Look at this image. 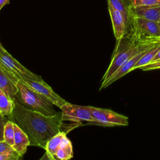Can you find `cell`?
Listing matches in <instances>:
<instances>
[{"label": "cell", "instance_id": "obj_1", "mask_svg": "<svg viewBox=\"0 0 160 160\" xmlns=\"http://www.w3.org/2000/svg\"><path fill=\"white\" fill-rule=\"evenodd\" d=\"M8 119L17 124L28 136L30 146L45 149L48 141L62 131V112L46 116L28 109L14 101V107Z\"/></svg>", "mask_w": 160, "mask_h": 160}, {"label": "cell", "instance_id": "obj_2", "mask_svg": "<svg viewBox=\"0 0 160 160\" xmlns=\"http://www.w3.org/2000/svg\"><path fill=\"white\" fill-rule=\"evenodd\" d=\"M116 41V46L115 47L111 61L102 78L99 90L102 89L106 82L132 56L141 51L151 48L158 43L139 44L135 42L134 39L129 33H126L123 38Z\"/></svg>", "mask_w": 160, "mask_h": 160}, {"label": "cell", "instance_id": "obj_3", "mask_svg": "<svg viewBox=\"0 0 160 160\" xmlns=\"http://www.w3.org/2000/svg\"><path fill=\"white\" fill-rule=\"evenodd\" d=\"M18 92L14 101L24 108L40 112L46 116H54L58 113L54 104L45 96L25 85L21 81L16 82Z\"/></svg>", "mask_w": 160, "mask_h": 160}, {"label": "cell", "instance_id": "obj_4", "mask_svg": "<svg viewBox=\"0 0 160 160\" xmlns=\"http://www.w3.org/2000/svg\"><path fill=\"white\" fill-rule=\"evenodd\" d=\"M128 33L139 44H149L160 42L158 22L136 17L131 13Z\"/></svg>", "mask_w": 160, "mask_h": 160}, {"label": "cell", "instance_id": "obj_5", "mask_svg": "<svg viewBox=\"0 0 160 160\" xmlns=\"http://www.w3.org/2000/svg\"><path fill=\"white\" fill-rule=\"evenodd\" d=\"M0 68L16 84L19 80L42 81V78L28 70L13 58L3 46L0 48Z\"/></svg>", "mask_w": 160, "mask_h": 160}, {"label": "cell", "instance_id": "obj_6", "mask_svg": "<svg viewBox=\"0 0 160 160\" xmlns=\"http://www.w3.org/2000/svg\"><path fill=\"white\" fill-rule=\"evenodd\" d=\"M61 110L63 121H71L79 124H81L82 121H86L96 125V121L89 106H80L67 102L61 108Z\"/></svg>", "mask_w": 160, "mask_h": 160}, {"label": "cell", "instance_id": "obj_7", "mask_svg": "<svg viewBox=\"0 0 160 160\" xmlns=\"http://www.w3.org/2000/svg\"><path fill=\"white\" fill-rule=\"evenodd\" d=\"M92 115L96 121V125L104 126H128V117L117 113L111 109L89 106Z\"/></svg>", "mask_w": 160, "mask_h": 160}, {"label": "cell", "instance_id": "obj_8", "mask_svg": "<svg viewBox=\"0 0 160 160\" xmlns=\"http://www.w3.org/2000/svg\"><path fill=\"white\" fill-rule=\"evenodd\" d=\"M22 82L25 85L35 90L39 93L41 94L49 101H51L54 106L61 108L64 106L68 101L61 98L44 81H38L35 80H19Z\"/></svg>", "mask_w": 160, "mask_h": 160}, {"label": "cell", "instance_id": "obj_9", "mask_svg": "<svg viewBox=\"0 0 160 160\" xmlns=\"http://www.w3.org/2000/svg\"><path fill=\"white\" fill-rule=\"evenodd\" d=\"M159 43V42H158ZM152 48V47H151ZM148 48L146 49H144L142 51H141L136 54H134L133 56H132L130 58H129L120 68L119 69L114 73V74L106 82V84L103 86L102 89L107 88L109 85H111L112 83L115 82L116 81L118 80L124 75H126L127 73L129 72L132 71V68L135 65V64L138 61V60L141 58V56L150 48Z\"/></svg>", "mask_w": 160, "mask_h": 160}, {"label": "cell", "instance_id": "obj_10", "mask_svg": "<svg viewBox=\"0 0 160 160\" xmlns=\"http://www.w3.org/2000/svg\"><path fill=\"white\" fill-rule=\"evenodd\" d=\"M108 5V11L111 19L113 32L116 41L121 39L127 33L125 19L121 12Z\"/></svg>", "mask_w": 160, "mask_h": 160}, {"label": "cell", "instance_id": "obj_11", "mask_svg": "<svg viewBox=\"0 0 160 160\" xmlns=\"http://www.w3.org/2000/svg\"><path fill=\"white\" fill-rule=\"evenodd\" d=\"M131 13L136 17L158 22L160 18V6H132Z\"/></svg>", "mask_w": 160, "mask_h": 160}, {"label": "cell", "instance_id": "obj_12", "mask_svg": "<svg viewBox=\"0 0 160 160\" xmlns=\"http://www.w3.org/2000/svg\"><path fill=\"white\" fill-rule=\"evenodd\" d=\"M66 134V132L61 131L48 141L44 149L46 150L44 154L46 159L55 160L56 153L64 139L67 137Z\"/></svg>", "mask_w": 160, "mask_h": 160}, {"label": "cell", "instance_id": "obj_13", "mask_svg": "<svg viewBox=\"0 0 160 160\" xmlns=\"http://www.w3.org/2000/svg\"><path fill=\"white\" fill-rule=\"evenodd\" d=\"M14 127V142L12 146L13 149L21 156L26 153L27 148L30 146V142L26 134L16 124Z\"/></svg>", "mask_w": 160, "mask_h": 160}, {"label": "cell", "instance_id": "obj_14", "mask_svg": "<svg viewBox=\"0 0 160 160\" xmlns=\"http://www.w3.org/2000/svg\"><path fill=\"white\" fill-rule=\"evenodd\" d=\"M0 89L12 101L18 92L16 84L0 68Z\"/></svg>", "mask_w": 160, "mask_h": 160}, {"label": "cell", "instance_id": "obj_15", "mask_svg": "<svg viewBox=\"0 0 160 160\" xmlns=\"http://www.w3.org/2000/svg\"><path fill=\"white\" fill-rule=\"evenodd\" d=\"M108 4L119 11L123 15L126 25L127 33L129 28V17L131 11V4L129 0H108Z\"/></svg>", "mask_w": 160, "mask_h": 160}, {"label": "cell", "instance_id": "obj_16", "mask_svg": "<svg viewBox=\"0 0 160 160\" xmlns=\"http://www.w3.org/2000/svg\"><path fill=\"white\" fill-rule=\"evenodd\" d=\"M73 157L72 145L68 137H66L58 149L56 155L55 160H68Z\"/></svg>", "mask_w": 160, "mask_h": 160}, {"label": "cell", "instance_id": "obj_17", "mask_svg": "<svg viewBox=\"0 0 160 160\" xmlns=\"http://www.w3.org/2000/svg\"><path fill=\"white\" fill-rule=\"evenodd\" d=\"M160 49V42L157 43L151 48H150L148 51H147L138 60V61L135 64V65L132 68V71L135 70L136 69L141 68L142 66H144L148 64H149L158 51Z\"/></svg>", "mask_w": 160, "mask_h": 160}, {"label": "cell", "instance_id": "obj_18", "mask_svg": "<svg viewBox=\"0 0 160 160\" xmlns=\"http://www.w3.org/2000/svg\"><path fill=\"white\" fill-rule=\"evenodd\" d=\"M14 107V101L11 100L0 89V113L8 117Z\"/></svg>", "mask_w": 160, "mask_h": 160}, {"label": "cell", "instance_id": "obj_19", "mask_svg": "<svg viewBox=\"0 0 160 160\" xmlns=\"http://www.w3.org/2000/svg\"><path fill=\"white\" fill-rule=\"evenodd\" d=\"M14 123L9 120L6 122L4 129V141L11 146L14 142Z\"/></svg>", "mask_w": 160, "mask_h": 160}, {"label": "cell", "instance_id": "obj_20", "mask_svg": "<svg viewBox=\"0 0 160 160\" xmlns=\"http://www.w3.org/2000/svg\"><path fill=\"white\" fill-rule=\"evenodd\" d=\"M132 7L160 6V0H129Z\"/></svg>", "mask_w": 160, "mask_h": 160}, {"label": "cell", "instance_id": "obj_21", "mask_svg": "<svg viewBox=\"0 0 160 160\" xmlns=\"http://www.w3.org/2000/svg\"><path fill=\"white\" fill-rule=\"evenodd\" d=\"M23 156L19 155L16 151L0 154V160H19Z\"/></svg>", "mask_w": 160, "mask_h": 160}, {"label": "cell", "instance_id": "obj_22", "mask_svg": "<svg viewBox=\"0 0 160 160\" xmlns=\"http://www.w3.org/2000/svg\"><path fill=\"white\" fill-rule=\"evenodd\" d=\"M7 116L2 115L0 113V141H4V129L6 122L8 119L6 118Z\"/></svg>", "mask_w": 160, "mask_h": 160}, {"label": "cell", "instance_id": "obj_23", "mask_svg": "<svg viewBox=\"0 0 160 160\" xmlns=\"http://www.w3.org/2000/svg\"><path fill=\"white\" fill-rule=\"evenodd\" d=\"M13 151H15V150L13 149L12 146L9 145L4 141H0V154L7 152H11Z\"/></svg>", "mask_w": 160, "mask_h": 160}, {"label": "cell", "instance_id": "obj_24", "mask_svg": "<svg viewBox=\"0 0 160 160\" xmlns=\"http://www.w3.org/2000/svg\"><path fill=\"white\" fill-rule=\"evenodd\" d=\"M142 71H150V70H154V69H160V61L147 64L144 66H142L140 68Z\"/></svg>", "mask_w": 160, "mask_h": 160}, {"label": "cell", "instance_id": "obj_25", "mask_svg": "<svg viewBox=\"0 0 160 160\" xmlns=\"http://www.w3.org/2000/svg\"><path fill=\"white\" fill-rule=\"evenodd\" d=\"M160 61V49L158 51V52L156 53V54L155 55V56L154 57V58L152 59V61H151L149 64L153 63V62H158V61Z\"/></svg>", "mask_w": 160, "mask_h": 160}, {"label": "cell", "instance_id": "obj_26", "mask_svg": "<svg viewBox=\"0 0 160 160\" xmlns=\"http://www.w3.org/2000/svg\"><path fill=\"white\" fill-rule=\"evenodd\" d=\"M9 0H0V11L1 9L9 2Z\"/></svg>", "mask_w": 160, "mask_h": 160}, {"label": "cell", "instance_id": "obj_27", "mask_svg": "<svg viewBox=\"0 0 160 160\" xmlns=\"http://www.w3.org/2000/svg\"><path fill=\"white\" fill-rule=\"evenodd\" d=\"M158 26H159V34H160V18H159V21H158Z\"/></svg>", "mask_w": 160, "mask_h": 160}, {"label": "cell", "instance_id": "obj_28", "mask_svg": "<svg viewBox=\"0 0 160 160\" xmlns=\"http://www.w3.org/2000/svg\"><path fill=\"white\" fill-rule=\"evenodd\" d=\"M2 45H1V42H0V48H1V47H2Z\"/></svg>", "mask_w": 160, "mask_h": 160}]
</instances>
